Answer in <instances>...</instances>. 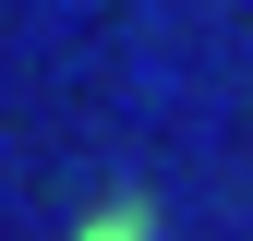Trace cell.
Returning <instances> with one entry per match:
<instances>
[{"label":"cell","mask_w":253,"mask_h":241,"mask_svg":"<svg viewBox=\"0 0 253 241\" xmlns=\"http://www.w3.org/2000/svg\"><path fill=\"white\" fill-rule=\"evenodd\" d=\"M73 241H157V205H145V193H109L97 217L73 229Z\"/></svg>","instance_id":"1"}]
</instances>
